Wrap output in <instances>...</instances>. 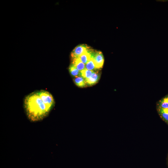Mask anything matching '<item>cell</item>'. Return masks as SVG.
Here are the masks:
<instances>
[{
  "label": "cell",
  "mask_w": 168,
  "mask_h": 168,
  "mask_svg": "<svg viewBox=\"0 0 168 168\" xmlns=\"http://www.w3.org/2000/svg\"><path fill=\"white\" fill-rule=\"evenodd\" d=\"M24 103L27 115L32 121L42 119L50 111L43 102L37 92L32 93L26 96Z\"/></svg>",
  "instance_id": "6da1fadb"
},
{
  "label": "cell",
  "mask_w": 168,
  "mask_h": 168,
  "mask_svg": "<svg viewBox=\"0 0 168 168\" xmlns=\"http://www.w3.org/2000/svg\"><path fill=\"white\" fill-rule=\"evenodd\" d=\"M40 97L50 111L54 104V100L52 95L49 92L41 90L37 92Z\"/></svg>",
  "instance_id": "7a4b0ae2"
},
{
  "label": "cell",
  "mask_w": 168,
  "mask_h": 168,
  "mask_svg": "<svg viewBox=\"0 0 168 168\" xmlns=\"http://www.w3.org/2000/svg\"><path fill=\"white\" fill-rule=\"evenodd\" d=\"M91 56L94 60L96 69L102 68L104 62V57L102 53L99 51H94L92 50Z\"/></svg>",
  "instance_id": "3957f363"
},
{
  "label": "cell",
  "mask_w": 168,
  "mask_h": 168,
  "mask_svg": "<svg viewBox=\"0 0 168 168\" xmlns=\"http://www.w3.org/2000/svg\"><path fill=\"white\" fill-rule=\"evenodd\" d=\"M90 48L86 45L82 44L76 47L72 50L71 54L72 58L79 57L84 52Z\"/></svg>",
  "instance_id": "277c9868"
},
{
  "label": "cell",
  "mask_w": 168,
  "mask_h": 168,
  "mask_svg": "<svg viewBox=\"0 0 168 168\" xmlns=\"http://www.w3.org/2000/svg\"><path fill=\"white\" fill-rule=\"evenodd\" d=\"M100 77L99 73L94 71L91 76L85 80L86 84L90 86L96 84L98 81Z\"/></svg>",
  "instance_id": "5b68a950"
},
{
  "label": "cell",
  "mask_w": 168,
  "mask_h": 168,
  "mask_svg": "<svg viewBox=\"0 0 168 168\" xmlns=\"http://www.w3.org/2000/svg\"><path fill=\"white\" fill-rule=\"evenodd\" d=\"M72 64L80 71L86 68L85 64L81 61L79 57L72 58Z\"/></svg>",
  "instance_id": "8992f818"
},
{
  "label": "cell",
  "mask_w": 168,
  "mask_h": 168,
  "mask_svg": "<svg viewBox=\"0 0 168 168\" xmlns=\"http://www.w3.org/2000/svg\"><path fill=\"white\" fill-rule=\"evenodd\" d=\"M91 52L92 50L90 49L84 52L79 57L81 61L85 64L91 58Z\"/></svg>",
  "instance_id": "52a82bcc"
},
{
  "label": "cell",
  "mask_w": 168,
  "mask_h": 168,
  "mask_svg": "<svg viewBox=\"0 0 168 168\" xmlns=\"http://www.w3.org/2000/svg\"><path fill=\"white\" fill-rule=\"evenodd\" d=\"M158 111L161 119L168 125V108L159 107Z\"/></svg>",
  "instance_id": "ba28073f"
},
{
  "label": "cell",
  "mask_w": 168,
  "mask_h": 168,
  "mask_svg": "<svg viewBox=\"0 0 168 168\" xmlns=\"http://www.w3.org/2000/svg\"><path fill=\"white\" fill-rule=\"evenodd\" d=\"M74 81L76 85L79 87H83L86 85L85 79L81 75L75 77Z\"/></svg>",
  "instance_id": "9c48e42d"
},
{
  "label": "cell",
  "mask_w": 168,
  "mask_h": 168,
  "mask_svg": "<svg viewBox=\"0 0 168 168\" xmlns=\"http://www.w3.org/2000/svg\"><path fill=\"white\" fill-rule=\"evenodd\" d=\"M69 71L71 75L73 77L80 76V71L77 69L72 64L70 66L69 68Z\"/></svg>",
  "instance_id": "30bf717a"
},
{
  "label": "cell",
  "mask_w": 168,
  "mask_h": 168,
  "mask_svg": "<svg viewBox=\"0 0 168 168\" xmlns=\"http://www.w3.org/2000/svg\"><path fill=\"white\" fill-rule=\"evenodd\" d=\"M93 72V71L89 70L85 68L80 71L81 76L86 80L91 76Z\"/></svg>",
  "instance_id": "8fae6325"
},
{
  "label": "cell",
  "mask_w": 168,
  "mask_h": 168,
  "mask_svg": "<svg viewBox=\"0 0 168 168\" xmlns=\"http://www.w3.org/2000/svg\"><path fill=\"white\" fill-rule=\"evenodd\" d=\"M86 68L90 70L93 71L96 69L93 59H91L85 64Z\"/></svg>",
  "instance_id": "7c38bea8"
},
{
  "label": "cell",
  "mask_w": 168,
  "mask_h": 168,
  "mask_svg": "<svg viewBox=\"0 0 168 168\" xmlns=\"http://www.w3.org/2000/svg\"><path fill=\"white\" fill-rule=\"evenodd\" d=\"M159 107L162 108H168V96L165 97L161 100Z\"/></svg>",
  "instance_id": "4fadbf2b"
}]
</instances>
